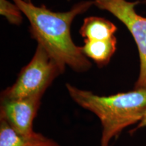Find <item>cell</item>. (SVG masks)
<instances>
[{"label": "cell", "mask_w": 146, "mask_h": 146, "mask_svg": "<svg viewBox=\"0 0 146 146\" xmlns=\"http://www.w3.org/2000/svg\"><path fill=\"white\" fill-rule=\"evenodd\" d=\"M30 23L31 36L41 45L64 69L68 66L78 72L89 70L91 62L73 42L70 27L78 15L87 12L94 5V1H82L68 12H54L44 5L36 6L25 0H12Z\"/></svg>", "instance_id": "1"}, {"label": "cell", "mask_w": 146, "mask_h": 146, "mask_svg": "<svg viewBox=\"0 0 146 146\" xmlns=\"http://www.w3.org/2000/svg\"><path fill=\"white\" fill-rule=\"evenodd\" d=\"M66 87L73 101L99 118L102 126L100 146H109L112 139L126 127L139 123L146 114L145 89L101 96L70 83Z\"/></svg>", "instance_id": "2"}, {"label": "cell", "mask_w": 146, "mask_h": 146, "mask_svg": "<svg viewBox=\"0 0 146 146\" xmlns=\"http://www.w3.org/2000/svg\"><path fill=\"white\" fill-rule=\"evenodd\" d=\"M65 69L41 45L28 64L22 68L15 83L1 92V99L43 97L47 89Z\"/></svg>", "instance_id": "3"}, {"label": "cell", "mask_w": 146, "mask_h": 146, "mask_svg": "<svg viewBox=\"0 0 146 146\" xmlns=\"http://www.w3.org/2000/svg\"><path fill=\"white\" fill-rule=\"evenodd\" d=\"M94 5L113 14L127 27L132 35L138 48L140 60L139 77L135 89L146 90V18L136 13L135 7L139 1L126 0H96Z\"/></svg>", "instance_id": "4"}, {"label": "cell", "mask_w": 146, "mask_h": 146, "mask_svg": "<svg viewBox=\"0 0 146 146\" xmlns=\"http://www.w3.org/2000/svg\"><path fill=\"white\" fill-rule=\"evenodd\" d=\"M41 97L1 99L0 120H4L20 134L32 135L35 133L33 123L41 105Z\"/></svg>", "instance_id": "5"}, {"label": "cell", "mask_w": 146, "mask_h": 146, "mask_svg": "<svg viewBox=\"0 0 146 146\" xmlns=\"http://www.w3.org/2000/svg\"><path fill=\"white\" fill-rule=\"evenodd\" d=\"M85 45L81 47L83 54L96 62L98 67L105 66L116 50L117 39L114 36L105 40L85 39Z\"/></svg>", "instance_id": "6"}, {"label": "cell", "mask_w": 146, "mask_h": 146, "mask_svg": "<svg viewBox=\"0 0 146 146\" xmlns=\"http://www.w3.org/2000/svg\"><path fill=\"white\" fill-rule=\"evenodd\" d=\"M117 31L112 23L104 18L90 16L85 18L79 33L85 39L105 40L114 36Z\"/></svg>", "instance_id": "7"}, {"label": "cell", "mask_w": 146, "mask_h": 146, "mask_svg": "<svg viewBox=\"0 0 146 146\" xmlns=\"http://www.w3.org/2000/svg\"><path fill=\"white\" fill-rule=\"evenodd\" d=\"M47 139L37 133L29 136L20 134L0 120V146H37Z\"/></svg>", "instance_id": "8"}, {"label": "cell", "mask_w": 146, "mask_h": 146, "mask_svg": "<svg viewBox=\"0 0 146 146\" xmlns=\"http://www.w3.org/2000/svg\"><path fill=\"white\" fill-rule=\"evenodd\" d=\"M0 13L12 25H19L23 22L22 11L16 3L7 0H0Z\"/></svg>", "instance_id": "9"}, {"label": "cell", "mask_w": 146, "mask_h": 146, "mask_svg": "<svg viewBox=\"0 0 146 146\" xmlns=\"http://www.w3.org/2000/svg\"><path fill=\"white\" fill-rule=\"evenodd\" d=\"M37 146H60L58 144L55 142L54 141H53L52 139H50L47 138L45 141L43 142H42L41 143H40L39 145Z\"/></svg>", "instance_id": "10"}, {"label": "cell", "mask_w": 146, "mask_h": 146, "mask_svg": "<svg viewBox=\"0 0 146 146\" xmlns=\"http://www.w3.org/2000/svg\"><path fill=\"white\" fill-rule=\"evenodd\" d=\"M146 127V114H145V116H144V117H143V119H142L141 121L138 124V125L135 128L133 131H137V129H140V128H143V127Z\"/></svg>", "instance_id": "11"}, {"label": "cell", "mask_w": 146, "mask_h": 146, "mask_svg": "<svg viewBox=\"0 0 146 146\" xmlns=\"http://www.w3.org/2000/svg\"><path fill=\"white\" fill-rule=\"evenodd\" d=\"M25 1L27 2H31V0H25Z\"/></svg>", "instance_id": "12"}, {"label": "cell", "mask_w": 146, "mask_h": 146, "mask_svg": "<svg viewBox=\"0 0 146 146\" xmlns=\"http://www.w3.org/2000/svg\"><path fill=\"white\" fill-rule=\"evenodd\" d=\"M67 1H70V0H67ZM92 1H96V0H92Z\"/></svg>", "instance_id": "13"}]
</instances>
